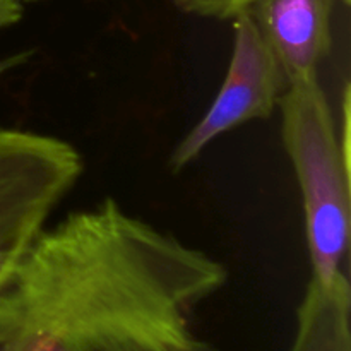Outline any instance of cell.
I'll list each match as a JSON object with an SVG mask.
<instances>
[{
  "label": "cell",
  "mask_w": 351,
  "mask_h": 351,
  "mask_svg": "<svg viewBox=\"0 0 351 351\" xmlns=\"http://www.w3.org/2000/svg\"><path fill=\"white\" fill-rule=\"evenodd\" d=\"M278 105L285 149L302 191L312 276L331 280L348 274L350 154L343 149L319 74L288 82Z\"/></svg>",
  "instance_id": "2"
},
{
  "label": "cell",
  "mask_w": 351,
  "mask_h": 351,
  "mask_svg": "<svg viewBox=\"0 0 351 351\" xmlns=\"http://www.w3.org/2000/svg\"><path fill=\"white\" fill-rule=\"evenodd\" d=\"M33 55H34V50H23V51H17V53L14 55H7V57L0 58V75L7 74V72L12 71V69L24 65L31 57H33Z\"/></svg>",
  "instance_id": "9"
},
{
  "label": "cell",
  "mask_w": 351,
  "mask_h": 351,
  "mask_svg": "<svg viewBox=\"0 0 351 351\" xmlns=\"http://www.w3.org/2000/svg\"><path fill=\"white\" fill-rule=\"evenodd\" d=\"M350 0H250L247 16L280 60L288 82L319 74L332 47V21Z\"/></svg>",
  "instance_id": "5"
},
{
  "label": "cell",
  "mask_w": 351,
  "mask_h": 351,
  "mask_svg": "<svg viewBox=\"0 0 351 351\" xmlns=\"http://www.w3.org/2000/svg\"><path fill=\"white\" fill-rule=\"evenodd\" d=\"M19 2H34V0H19Z\"/></svg>",
  "instance_id": "11"
},
{
  "label": "cell",
  "mask_w": 351,
  "mask_h": 351,
  "mask_svg": "<svg viewBox=\"0 0 351 351\" xmlns=\"http://www.w3.org/2000/svg\"><path fill=\"white\" fill-rule=\"evenodd\" d=\"M81 175V153L67 141L0 127V311L21 263Z\"/></svg>",
  "instance_id": "3"
},
{
  "label": "cell",
  "mask_w": 351,
  "mask_h": 351,
  "mask_svg": "<svg viewBox=\"0 0 351 351\" xmlns=\"http://www.w3.org/2000/svg\"><path fill=\"white\" fill-rule=\"evenodd\" d=\"M290 351H351V287L348 274L312 276L297 311Z\"/></svg>",
  "instance_id": "6"
},
{
  "label": "cell",
  "mask_w": 351,
  "mask_h": 351,
  "mask_svg": "<svg viewBox=\"0 0 351 351\" xmlns=\"http://www.w3.org/2000/svg\"><path fill=\"white\" fill-rule=\"evenodd\" d=\"M226 280L218 259L105 199L40 233L3 315L16 351H213L191 317Z\"/></svg>",
  "instance_id": "1"
},
{
  "label": "cell",
  "mask_w": 351,
  "mask_h": 351,
  "mask_svg": "<svg viewBox=\"0 0 351 351\" xmlns=\"http://www.w3.org/2000/svg\"><path fill=\"white\" fill-rule=\"evenodd\" d=\"M24 9L19 0H0V29L19 23Z\"/></svg>",
  "instance_id": "8"
},
{
  "label": "cell",
  "mask_w": 351,
  "mask_h": 351,
  "mask_svg": "<svg viewBox=\"0 0 351 351\" xmlns=\"http://www.w3.org/2000/svg\"><path fill=\"white\" fill-rule=\"evenodd\" d=\"M0 351H16L12 335H10L9 328H7L5 319L0 317Z\"/></svg>",
  "instance_id": "10"
},
{
  "label": "cell",
  "mask_w": 351,
  "mask_h": 351,
  "mask_svg": "<svg viewBox=\"0 0 351 351\" xmlns=\"http://www.w3.org/2000/svg\"><path fill=\"white\" fill-rule=\"evenodd\" d=\"M232 58L225 81L202 119L182 137L170 156V168H187L213 141L252 120L273 115L288 79L269 45L247 12L233 19Z\"/></svg>",
  "instance_id": "4"
},
{
  "label": "cell",
  "mask_w": 351,
  "mask_h": 351,
  "mask_svg": "<svg viewBox=\"0 0 351 351\" xmlns=\"http://www.w3.org/2000/svg\"><path fill=\"white\" fill-rule=\"evenodd\" d=\"M185 14L204 19H235L243 12L250 0H171Z\"/></svg>",
  "instance_id": "7"
}]
</instances>
